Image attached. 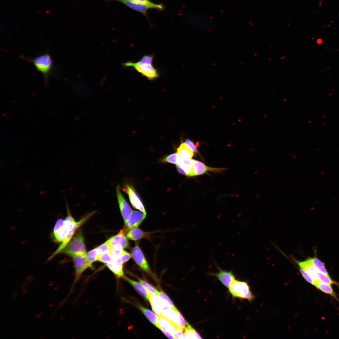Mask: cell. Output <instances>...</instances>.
Wrapping results in <instances>:
<instances>
[{"label": "cell", "mask_w": 339, "mask_h": 339, "mask_svg": "<svg viewBox=\"0 0 339 339\" xmlns=\"http://www.w3.org/2000/svg\"><path fill=\"white\" fill-rule=\"evenodd\" d=\"M64 222V220L62 219H58L54 226L52 234L56 233L63 225Z\"/></svg>", "instance_id": "cell-42"}, {"label": "cell", "mask_w": 339, "mask_h": 339, "mask_svg": "<svg viewBox=\"0 0 339 339\" xmlns=\"http://www.w3.org/2000/svg\"><path fill=\"white\" fill-rule=\"evenodd\" d=\"M307 260L314 266L319 271L326 275H328L324 264L316 257L310 258Z\"/></svg>", "instance_id": "cell-28"}, {"label": "cell", "mask_w": 339, "mask_h": 339, "mask_svg": "<svg viewBox=\"0 0 339 339\" xmlns=\"http://www.w3.org/2000/svg\"><path fill=\"white\" fill-rule=\"evenodd\" d=\"M157 327L161 331H167L171 334L173 332L176 326L167 318L160 316H159Z\"/></svg>", "instance_id": "cell-18"}, {"label": "cell", "mask_w": 339, "mask_h": 339, "mask_svg": "<svg viewBox=\"0 0 339 339\" xmlns=\"http://www.w3.org/2000/svg\"><path fill=\"white\" fill-rule=\"evenodd\" d=\"M149 234L137 228L129 230L126 234V238L130 239L136 240L146 237Z\"/></svg>", "instance_id": "cell-22"}, {"label": "cell", "mask_w": 339, "mask_h": 339, "mask_svg": "<svg viewBox=\"0 0 339 339\" xmlns=\"http://www.w3.org/2000/svg\"><path fill=\"white\" fill-rule=\"evenodd\" d=\"M136 71L146 77L148 80L153 81L159 77L158 70L153 64H146L140 66L133 67Z\"/></svg>", "instance_id": "cell-12"}, {"label": "cell", "mask_w": 339, "mask_h": 339, "mask_svg": "<svg viewBox=\"0 0 339 339\" xmlns=\"http://www.w3.org/2000/svg\"><path fill=\"white\" fill-rule=\"evenodd\" d=\"M216 266L218 272L215 273L210 272L209 274L216 277L225 287L229 288L235 279L234 275L231 271L223 270L218 266Z\"/></svg>", "instance_id": "cell-10"}, {"label": "cell", "mask_w": 339, "mask_h": 339, "mask_svg": "<svg viewBox=\"0 0 339 339\" xmlns=\"http://www.w3.org/2000/svg\"><path fill=\"white\" fill-rule=\"evenodd\" d=\"M146 217L143 213L137 211H132L128 219L125 222V233L129 230L137 227L142 222Z\"/></svg>", "instance_id": "cell-7"}, {"label": "cell", "mask_w": 339, "mask_h": 339, "mask_svg": "<svg viewBox=\"0 0 339 339\" xmlns=\"http://www.w3.org/2000/svg\"><path fill=\"white\" fill-rule=\"evenodd\" d=\"M109 269L118 277H123L124 276L123 269V263L120 258L105 263Z\"/></svg>", "instance_id": "cell-16"}, {"label": "cell", "mask_w": 339, "mask_h": 339, "mask_svg": "<svg viewBox=\"0 0 339 339\" xmlns=\"http://www.w3.org/2000/svg\"><path fill=\"white\" fill-rule=\"evenodd\" d=\"M19 57L32 63L37 70L43 75L44 83L46 85H47L54 63L52 58L48 51L34 58L26 57L24 55H21Z\"/></svg>", "instance_id": "cell-1"}, {"label": "cell", "mask_w": 339, "mask_h": 339, "mask_svg": "<svg viewBox=\"0 0 339 339\" xmlns=\"http://www.w3.org/2000/svg\"><path fill=\"white\" fill-rule=\"evenodd\" d=\"M186 326L187 328L191 330L192 331L196 337V338H202L199 334L187 322H186Z\"/></svg>", "instance_id": "cell-45"}, {"label": "cell", "mask_w": 339, "mask_h": 339, "mask_svg": "<svg viewBox=\"0 0 339 339\" xmlns=\"http://www.w3.org/2000/svg\"><path fill=\"white\" fill-rule=\"evenodd\" d=\"M149 301L154 312L159 316H161L158 297L156 294L149 293Z\"/></svg>", "instance_id": "cell-25"}, {"label": "cell", "mask_w": 339, "mask_h": 339, "mask_svg": "<svg viewBox=\"0 0 339 339\" xmlns=\"http://www.w3.org/2000/svg\"><path fill=\"white\" fill-rule=\"evenodd\" d=\"M131 257L130 254L126 251H124L123 253L119 258L123 264L128 261Z\"/></svg>", "instance_id": "cell-43"}, {"label": "cell", "mask_w": 339, "mask_h": 339, "mask_svg": "<svg viewBox=\"0 0 339 339\" xmlns=\"http://www.w3.org/2000/svg\"><path fill=\"white\" fill-rule=\"evenodd\" d=\"M168 338L170 339H175V338L170 333L165 331H162Z\"/></svg>", "instance_id": "cell-47"}, {"label": "cell", "mask_w": 339, "mask_h": 339, "mask_svg": "<svg viewBox=\"0 0 339 339\" xmlns=\"http://www.w3.org/2000/svg\"><path fill=\"white\" fill-rule=\"evenodd\" d=\"M86 254L75 255L72 257L75 270L73 285L78 281L85 270L89 267L91 266L88 261Z\"/></svg>", "instance_id": "cell-5"}, {"label": "cell", "mask_w": 339, "mask_h": 339, "mask_svg": "<svg viewBox=\"0 0 339 339\" xmlns=\"http://www.w3.org/2000/svg\"><path fill=\"white\" fill-rule=\"evenodd\" d=\"M315 286L324 293L329 294L335 298H336V294L330 285L325 284L319 281L316 282Z\"/></svg>", "instance_id": "cell-27"}, {"label": "cell", "mask_w": 339, "mask_h": 339, "mask_svg": "<svg viewBox=\"0 0 339 339\" xmlns=\"http://www.w3.org/2000/svg\"><path fill=\"white\" fill-rule=\"evenodd\" d=\"M114 0L123 3L128 7L140 12L145 15L147 14V11L148 9L150 8L155 9L152 6L135 2L129 0Z\"/></svg>", "instance_id": "cell-15"}, {"label": "cell", "mask_w": 339, "mask_h": 339, "mask_svg": "<svg viewBox=\"0 0 339 339\" xmlns=\"http://www.w3.org/2000/svg\"><path fill=\"white\" fill-rule=\"evenodd\" d=\"M139 282L148 293L157 294L158 291L154 287L146 281L141 279H138Z\"/></svg>", "instance_id": "cell-32"}, {"label": "cell", "mask_w": 339, "mask_h": 339, "mask_svg": "<svg viewBox=\"0 0 339 339\" xmlns=\"http://www.w3.org/2000/svg\"><path fill=\"white\" fill-rule=\"evenodd\" d=\"M109 250L112 260H114L119 258L124 251L123 248L119 246L110 247Z\"/></svg>", "instance_id": "cell-29"}, {"label": "cell", "mask_w": 339, "mask_h": 339, "mask_svg": "<svg viewBox=\"0 0 339 339\" xmlns=\"http://www.w3.org/2000/svg\"><path fill=\"white\" fill-rule=\"evenodd\" d=\"M180 339H190L188 335L184 332L182 334Z\"/></svg>", "instance_id": "cell-48"}, {"label": "cell", "mask_w": 339, "mask_h": 339, "mask_svg": "<svg viewBox=\"0 0 339 339\" xmlns=\"http://www.w3.org/2000/svg\"><path fill=\"white\" fill-rule=\"evenodd\" d=\"M185 329H183L176 327L173 332L171 334L175 338V339H180V338L184 333Z\"/></svg>", "instance_id": "cell-41"}, {"label": "cell", "mask_w": 339, "mask_h": 339, "mask_svg": "<svg viewBox=\"0 0 339 339\" xmlns=\"http://www.w3.org/2000/svg\"><path fill=\"white\" fill-rule=\"evenodd\" d=\"M66 204L67 216L64 220V223L62 227L56 233L52 234V237L54 241L61 243L76 223L71 214L66 200Z\"/></svg>", "instance_id": "cell-4"}, {"label": "cell", "mask_w": 339, "mask_h": 339, "mask_svg": "<svg viewBox=\"0 0 339 339\" xmlns=\"http://www.w3.org/2000/svg\"><path fill=\"white\" fill-rule=\"evenodd\" d=\"M154 57L153 55H145L142 59L137 62H134L129 61L123 63L122 65L125 67H133L135 66H140L143 65L148 64H153Z\"/></svg>", "instance_id": "cell-21"}, {"label": "cell", "mask_w": 339, "mask_h": 339, "mask_svg": "<svg viewBox=\"0 0 339 339\" xmlns=\"http://www.w3.org/2000/svg\"><path fill=\"white\" fill-rule=\"evenodd\" d=\"M177 153L180 158L185 159H191L194 155L193 152L183 143L178 148Z\"/></svg>", "instance_id": "cell-23"}, {"label": "cell", "mask_w": 339, "mask_h": 339, "mask_svg": "<svg viewBox=\"0 0 339 339\" xmlns=\"http://www.w3.org/2000/svg\"><path fill=\"white\" fill-rule=\"evenodd\" d=\"M176 167L179 173L183 175H186L185 172L180 166L178 164H176Z\"/></svg>", "instance_id": "cell-46"}, {"label": "cell", "mask_w": 339, "mask_h": 339, "mask_svg": "<svg viewBox=\"0 0 339 339\" xmlns=\"http://www.w3.org/2000/svg\"><path fill=\"white\" fill-rule=\"evenodd\" d=\"M131 255L135 262L139 267L146 272L151 273L147 261L142 250L137 245L132 249Z\"/></svg>", "instance_id": "cell-11"}, {"label": "cell", "mask_w": 339, "mask_h": 339, "mask_svg": "<svg viewBox=\"0 0 339 339\" xmlns=\"http://www.w3.org/2000/svg\"><path fill=\"white\" fill-rule=\"evenodd\" d=\"M123 278L130 283L137 292L147 302L149 301V293L146 290L143 286L139 282L124 276Z\"/></svg>", "instance_id": "cell-20"}, {"label": "cell", "mask_w": 339, "mask_h": 339, "mask_svg": "<svg viewBox=\"0 0 339 339\" xmlns=\"http://www.w3.org/2000/svg\"><path fill=\"white\" fill-rule=\"evenodd\" d=\"M94 213V212H93L84 217L78 222H76L74 226L70 230L68 234L63 239L62 242L58 247V248L49 258L48 260H50L56 255L60 253L61 251L66 246L69 242L70 241L71 239L74 234L77 228L87 221L88 219Z\"/></svg>", "instance_id": "cell-6"}, {"label": "cell", "mask_w": 339, "mask_h": 339, "mask_svg": "<svg viewBox=\"0 0 339 339\" xmlns=\"http://www.w3.org/2000/svg\"><path fill=\"white\" fill-rule=\"evenodd\" d=\"M135 2L142 3L153 6L155 9L160 10H163L164 7L162 4H157L153 3L149 0H129Z\"/></svg>", "instance_id": "cell-33"}, {"label": "cell", "mask_w": 339, "mask_h": 339, "mask_svg": "<svg viewBox=\"0 0 339 339\" xmlns=\"http://www.w3.org/2000/svg\"><path fill=\"white\" fill-rule=\"evenodd\" d=\"M177 310L176 308L165 310L161 312V315L167 318L176 326L178 318Z\"/></svg>", "instance_id": "cell-24"}, {"label": "cell", "mask_w": 339, "mask_h": 339, "mask_svg": "<svg viewBox=\"0 0 339 339\" xmlns=\"http://www.w3.org/2000/svg\"><path fill=\"white\" fill-rule=\"evenodd\" d=\"M317 274L319 280L321 282L329 285L332 284H338L336 282L332 280L329 275L321 272L318 270Z\"/></svg>", "instance_id": "cell-30"}, {"label": "cell", "mask_w": 339, "mask_h": 339, "mask_svg": "<svg viewBox=\"0 0 339 339\" xmlns=\"http://www.w3.org/2000/svg\"><path fill=\"white\" fill-rule=\"evenodd\" d=\"M179 157L177 153H173L166 157L162 160L161 162L176 164L178 163Z\"/></svg>", "instance_id": "cell-35"}, {"label": "cell", "mask_w": 339, "mask_h": 339, "mask_svg": "<svg viewBox=\"0 0 339 339\" xmlns=\"http://www.w3.org/2000/svg\"><path fill=\"white\" fill-rule=\"evenodd\" d=\"M296 262L300 267L305 271L315 281H319L317 274V270L307 259L301 261H296Z\"/></svg>", "instance_id": "cell-17"}, {"label": "cell", "mask_w": 339, "mask_h": 339, "mask_svg": "<svg viewBox=\"0 0 339 339\" xmlns=\"http://www.w3.org/2000/svg\"><path fill=\"white\" fill-rule=\"evenodd\" d=\"M177 164L185 172L186 175L188 176H195L192 159H183L179 157Z\"/></svg>", "instance_id": "cell-19"}, {"label": "cell", "mask_w": 339, "mask_h": 339, "mask_svg": "<svg viewBox=\"0 0 339 339\" xmlns=\"http://www.w3.org/2000/svg\"><path fill=\"white\" fill-rule=\"evenodd\" d=\"M116 191L121 213L125 222L130 216L132 212V209L123 196L119 185L116 186Z\"/></svg>", "instance_id": "cell-9"}, {"label": "cell", "mask_w": 339, "mask_h": 339, "mask_svg": "<svg viewBox=\"0 0 339 339\" xmlns=\"http://www.w3.org/2000/svg\"><path fill=\"white\" fill-rule=\"evenodd\" d=\"M60 253L72 257L86 253L83 236L80 231L77 233L76 236L69 242Z\"/></svg>", "instance_id": "cell-2"}, {"label": "cell", "mask_w": 339, "mask_h": 339, "mask_svg": "<svg viewBox=\"0 0 339 339\" xmlns=\"http://www.w3.org/2000/svg\"><path fill=\"white\" fill-rule=\"evenodd\" d=\"M123 190L128 195L130 202L132 206L146 215V211L143 203L133 187L128 184H126L124 186Z\"/></svg>", "instance_id": "cell-8"}, {"label": "cell", "mask_w": 339, "mask_h": 339, "mask_svg": "<svg viewBox=\"0 0 339 339\" xmlns=\"http://www.w3.org/2000/svg\"><path fill=\"white\" fill-rule=\"evenodd\" d=\"M86 256L89 263L92 266V263L97 260L98 253L96 248L86 253Z\"/></svg>", "instance_id": "cell-31"}, {"label": "cell", "mask_w": 339, "mask_h": 339, "mask_svg": "<svg viewBox=\"0 0 339 339\" xmlns=\"http://www.w3.org/2000/svg\"><path fill=\"white\" fill-rule=\"evenodd\" d=\"M157 295L159 298L162 299L167 302L169 304L171 308L174 309L176 308L170 298L163 292L162 291L159 292Z\"/></svg>", "instance_id": "cell-36"}, {"label": "cell", "mask_w": 339, "mask_h": 339, "mask_svg": "<svg viewBox=\"0 0 339 339\" xmlns=\"http://www.w3.org/2000/svg\"><path fill=\"white\" fill-rule=\"evenodd\" d=\"M299 271L302 276L306 281H307L310 284L315 286L316 282L315 281L312 279V278L311 277L310 275L306 272L303 269L300 268Z\"/></svg>", "instance_id": "cell-40"}, {"label": "cell", "mask_w": 339, "mask_h": 339, "mask_svg": "<svg viewBox=\"0 0 339 339\" xmlns=\"http://www.w3.org/2000/svg\"><path fill=\"white\" fill-rule=\"evenodd\" d=\"M178 321L176 327L185 329L186 328V322L185 318L180 312L178 310Z\"/></svg>", "instance_id": "cell-37"}, {"label": "cell", "mask_w": 339, "mask_h": 339, "mask_svg": "<svg viewBox=\"0 0 339 339\" xmlns=\"http://www.w3.org/2000/svg\"><path fill=\"white\" fill-rule=\"evenodd\" d=\"M110 247L106 241L102 244L96 248L97 250L98 256L109 250Z\"/></svg>", "instance_id": "cell-38"}, {"label": "cell", "mask_w": 339, "mask_h": 339, "mask_svg": "<svg viewBox=\"0 0 339 339\" xmlns=\"http://www.w3.org/2000/svg\"><path fill=\"white\" fill-rule=\"evenodd\" d=\"M193 152L195 153H199L197 149V147L199 143L197 142L196 144L191 140L189 139H186L184 143Z\"/></svg>", "instance_id": "cell-39"}, {"label": "cell", "mask_w": 339, "mask_h": 339, "mask_svg": "<svg viewBox=\"0 0 339 339\" xmlns=\"http://www.w3.org/2000/svg\"><path fill=\"white\" fill-rule=\"evenodd\" d=\"M138 308L149 321L157 327L159 316L141 305H139Z\"/></svg>", "instance_id": "cell-26"}, {"label": "cell", "mask_w": 339, "mask_h": 339, "mask_svg": "<svg viewBox=\"0 0 339 339\" xmlns=\"http://www.w3.org/2000/svg\"><path fill=\"white\" fill-rule=\"evenodd\" d=\"M112 260L109 250H108L99 256L97 257V261L105 264Z\"/></svg>", "instance_id": "cell-34"}, {"label": "cell", "mask_w": 339, "mask_h": 339, "mask_svg": "<svg viewBox=\"0 0 339 339\" xmlns=\"http://www.w3.org/2000/svg\"><path fill=\"white\" fill-rule=\"evenodd\" d=\"M123 230L120 231L118 234L107 240L110 247L119 246L125 248L128 247V242Z\"/></svg>", "instance_id": "cell-14"}, {"label": "cell", "mask_w": 339, "mask_h": 339, "mask_svg": "<svg viewBox=\"0 0 339 339\" xmlns=\"http://www.w3.org/2000/svg\"><path fill=\"white\" fill-rule=\"evenodd\" d=\"M320 2H321L322 1V0H320Z\"/></svg>", "instance_id": "cell-49"}, {"label": "cell", "mask_w": 339, "mask_h": 339, "mask_svg": "<svg viewBox=\"0 0 339 339\" xmlns=\"http://www.w3.org/2000/svg\"><path fill=\"white\" fill-rule=\"evenodd\" d=\"M193 168L195 176L202 175L208 171L221 172L226 170L225 168H218L208 167L201 162L192 159Z\"/></svg>", "instance_id": "cell-13"}, {"label": "cell", "mask_w": 339, "mask_h": 339, "mask_svg": "<svg viewBox=\"0 0 339 339\" xmlns=\"http://www.w3.org/2000/svg\"><path fill=\"white\" fill-rule=\"evenodd\" d=\"M184 332L188 335L190 339H196V337L191 330L186 327L185 329Z\"/></svg>", "instance_id": "cell-44"}, {"label": "cell", "mask_w": 339, "mask_h": 339, "mask_svg": "<svg viewBox=\"0 0 339 339\" xmlns=\"http://www.w3.org/2000/svg\"><path fill=\"white\" fill-rule=\"evenodd\" d=\"M229 292L234 297L246 299L249 301L252 300L254 296L250 291L247 283L235 279L229 288Z\"/></svg>", "instance_id": "cell-3"}]
</instances>
